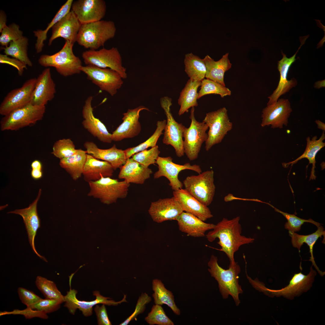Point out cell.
<instances>
[{
    "label": "cell",
    "instance_id": "cell-49",
    "mask_svg": "<svg viewBox=\"0 0 325 325\" xmlns=\"http://www.w3.org/2000/svg\"><path fill=\"white\" fill-rule=\"evenodd\" d=\"M151 301V297L146 293H142L139 296L133 312L120 325H127L137 316L144 311L146 305Z\"/></svg>",
    "mask_w": 325,
    "mask_h": 325
},
{
    "label": "cell",
    "instance_id": "cell-9",
    "mask_svg": "<svg viewBox=\"0 0 325 325\" xmlns=\"http://www.w3.org/2000/svg\"><path fill=\"white\" fill-rule=\"evenodd\" d=\"M213 170H207L197 175L187 176L183 184L185 189L206 206L212 203L215 192Z\"/></svg>",
    "mask_w": 325,
    "mask_h": 325
},
{
    "label": "cell",
    "instance_id": "cell-8",
    "mask_svg": "<svg viewBox=\"0 0 325 325\" xmlns=\"http://www.w3.org/2000/svg\"><path fill=\"white\" fill-rule=\"evenodd\" d=\"M82 57L86 65L110 68L117 72L122 79L127 78L126 68L122 66L121 54L116 47L88 50L83 52Z\"/></svg>",
    "mask_w": 325,
    "mask_h": 325
},
{
    "label": "cell",
    "instance_id": "cell-45",
    "mask_svg": "<svg viewBox=\"0 0 325 325\" xmlns=\"http://www.w3.org/2000/svg\"><path fill=\"white\" fill-rule=\"evenodd\" d=\"M274 208L275 211L282 214L287 219V222L285 224V228L289 231L296 232L300 231L301 226L305 222L312 223L316 226L321 224L311 219L308 220L301 218L294 214H291L282 211L274 207L272 205L268 203Z\"/></svg>",
    "mask_w": 325,
    "mask_h": 325
},
{
    "label": "cell",
    "instance_id": "cell-41",
    "mask_svg": "<svg viewBox=\"0 0 325 325\" xmlns=\"http://www.w3.org/2000/svg\"><path fill=\"white\" fill-rule=\"evenodd\" d=\"M35 284L45 298L60 299L64 302V296L58 289L54 282L42 276H37Z\"/></svg>",
    "mask_w": 325,
    "mask_h": 325
},
{
    "label": "cell",
    "instance_id": "cell-37",
    "mask_svg": "<svg viewBox=\"0 0 325 325\" xmlns=\"http://www.w3.org/2000/svg\"><path fill=\"white\" fill-rule=\"evenodd\" d=\"M184 62L185 71L190 79L201 82L205 79L206 68L203 59L190 53L185 55Z\"/></svg>",
    "mask_w": 325,
    "mask_h": 325
},
{
    "label": "cell",
    "instance_id": "cell-23",
    "mask_svg": "<svg viewBox=\"0 0 325 325\" xmlns=\"http://www.w3.org/2000/svg\"><path fill=\"white\" fill-rule=\"evenodd\" d=\"M93 97L90 96L85 100L82 110L83 120L82 124L94 137L104 143H110L112 141V134L108 131L104 125L93 114L92 106Z\"/></svg>",
    "mask_w": 325,
    "mask_h": 325
},
{
    "label": "cell",
    "instance_id": "cell-35",
    "mask_svg": "<svg viewBox=\"0 0 325 325\" xmlns=\"http://www.w3.org/2000/svg\"><path fill=\"white\" fill-rule=\"evenodd\" d=\"M87 155L86 151L78 149L73 155L60 159L59 165L76 181L82 175Z\"/></svg>",
    "mask_w": 325,
    "mask_h": 325
},
{
    "label": "cell",
    "instance_id": "cell-19",
    "mask_svg": "<svg viewBox=\"0 0 325 325\" xmlns=\"http://www.w3.org/2000/svg\"><path fill=\"white\" fill-rule=\"evenodd\" d=\"M300 38L301 45L293 56L290 58H288L281 51L283 57L278 62V69L280 75L279 82L276 89L272 94L268 97L269 100L267 105L276 102L281 95L288 92L297 84V82L295 79L292 78L289 80H288L287 79V75L291 66L296 60L295 57L297 53L305 43L307 37L305 36L300 37Z\"/></svg>",
    "mask_w": 325,
    "mask_h": 325
},
{
    "label": "cell",
    "instance_id": "cell-1",
    "mask_svg": "<svg viewBox=\"0 0 325 325\" xmlns=\"http://www.w3.org/2000/svg\"><path fill=\"white\" fill-rule=\"evenodd\" d=\"M240 221L239 216L231 219L223 218L206 235L211 242L216 238L219 239L217 243L221 246L219 250L225 253L231 263L236 262L234 254L241 246L251 243L254 240L253 238L241 234L242 229Z\"/></svg>",
    "mask_w": 325,
    "mask_h": 325
},
{
    "label": "cell",
    "instance_id": "cell-51",
    "mask_svg": "<svg viewBox=\"0 0 325 325\" xmlns=\"http://www.w3.org/2000/svg\"><path fill=\"white\" fill-rule=\"evenodd\" d=\"M5 54H0V63L6 64L12 66L16 68L18 75L22 76L25 69H26V65L20 60L14 58H11Z\"/></svg>",
    "mask_w": 325,
    "mask_h": 325
},
{
    "label": "cell",
    "instance_id": "cell-13",
    "mask_svg": "<svg viewBox=\"0 0 325 325\" xmlns=\"http://www.w3.org/2000/svg\"><path fill=\"white\" fill-rule=\"evenodd\" d=\"M81 71L87 78L102 91L113 96L122 86V78L115 71L110 68H102L91 65L82 66Z\"/></svg>",
    "mask_w": 325,
    "mask_h": 325
},
{
    "label": "cell",
    "instance_id": "cell-54",
    "mask_svg": "<svg viewBox=\"0 0 325 325\" xmlns=\"http://www.w3.org/2000/svg\"><path fill=\"white\" fill-rule=\"evenodd\" d=\"M6 16L4 12L1 11L0 12V32L4 28L7 26Z\"/></svg>",
    "mask_w": 325,
    "mask_h": 325
},
{
    "label": "cell",
    "instance_id": "cell-6",
    "mask_svg": "<svg viewBox=\"0 0 325 325\" xmlns=\"http://www.w3.org/2000/svg\"><path fill=\"white\" fill-rule=\"evenodd\" d=\"M88 183L90 190L88 196L107 205L115 203L119 199L125 198L130 185L124 180L119 181L110 177H103Z\"/></svg>",
    "mask_w": 325,
    "mask_h": 325
},
{
    "label": "cell",
    "instance_id": "cell-18",
    "mask_svg": "<svg viewBox=\"0 0 325 325\" xmlns=\"http://www.w3.org/2000/svg\"><path fill=\"white\" fill-rule=\"evenodd\" d=\"M71 8L82 25L101 20L107 6L104 0H77L73 1Z\"/></svg>",
    "mask_w": 325,
    "mask_h": 325
},
{
    "label": "cell",
    "instance_id": "cell-25",
    "mask_svg": "<svg viewBox=\"0 0 325 325\" xmlns=\"http://www.w3.org/2000/svg\"><path fill=\"white\" fill-rule=\"evenodd\" d=\"M56 92L55 84L50 68H46L36 79L30 103L35 105L45 106L54 98Z\"/></svg>",
    "mask_w": 325,
    "mask_h": 325
},
{
    "label": "cell",
    "instance_id": "cell-16",
    "mask_svg": "<svg viewBox=\"0 0 325 325\" xmlns=\"http://www.w3.org/2000/svg\"><path fill=\"white\" fill-rule=\"evenodd\" d=\"M36 81V78L30 79L21 87L9 92L0 104V114L5 116L30 103Z\"/></svg>",
    "mask_w": 325,
    "mask_h": 325
},
{
    "label": "cell",
    "instance_id": "cell-42",
    "mask_svg": "<svg viewBox=\"0 0 325 325\" xmlns=\"http://www.w3.org/2000/svg\"><path fill=\"white\" fill-rule=\"evenodd\" d=\"M200 86L198 93V99L210 94H219L222 98L231 94V91L228 88L209 79H203L201 82Z\"/></svg>",
    "mask_w": 325,
    "mask_h": 325
},
{
    "label": "cell",
    "instance_id": "cell-32",
    "mask_svg": "<svg viewBox=\"0 0 325 325\" xmlns=\"http://www.w3.org/2000/svg\"><path fill=\"white\" fill-rule=\"evenodd\" d=\"M325 139L324 132L322 134L319 139L316 136H314L311 139L309 137L306 138L307 145L303 153L300 156L293 161L287 163H283V166L285 167H288L289 165H292L298 161L303 158L308 159L309 164H312L310 180H315L316 177L315 175V157L317 153L325 146V143L323 141Z\"/></svg>",
    "mask_w": 325,
    "mask_h": 325
},
{
    "label": "cell",
    "instance_id": "cell-43",
    "mask_svg": "<svg viewBox=\"0 0 325 325\" xmlns=\"http://www.w3.org/2000/svg\"><path fill=\"white\" fill-rule=\"evenodd\" d=\"M77 150L71 139L63 138L59 140L54 143L51 153L60 160L73 155Z\"/></svg>",
    "mask_w": 325,
    "mask_h": 325
},
{
    "label": "cell",
    "instance_id": "cell-53",
    "mask_svg": "<svg viewBox=\"0 0 325 325\" xmlns=\"http://www.w3.org/2000/svg\"><path fill=\"white\" fill-rule=\"evenodd\" d=\"M41 168H32L31 175L32 178L36 179L40 178L42 176V173Z\"/></svg>",
    "mask_w": 325,
    "mask_h": 325
},
{
    "label": "cell",
    "instance_id": "cell-15",
    "mask_svg": "<svg viewBox=\"0 0 325 325\" xmlns=\"http://www.w3.org/2000/svg\"><path fill=\"white\" fill-rule=\"evenodd\" d=\"M171 156L162 157L159 156L156 163L158 170L154 174V178L158 179L162 177H166L169 181V185L173 191L182 188L183 184L178 178L179 172L182 170L188 169L194 171L198 174L202 172L199 165H191L189 163L180 165L173 162Z\"/></svg>",
    "mask_w": 325,
    "mask_h": 325
},
{
    "label": "cell",
    "instance_id": "cell-27",
    "mask_svg": "<svg viewBox=\"0 0 325 325\" xmlns=\"http://www.w3.org/2000/svg\"><path fill=\"white\" fill-rule=\"evenodd\" d=\"M84 146L87 154L109 162L114 170L124 165L127 159L124 150L117 148L115 144L110 148L103 149L99 148L93 142L88 141Z\"/></svg>",
    "mask_w": 325,
    "mask_h": 325
},
{
    "label": "cell",
    "instance_id": "cell-34",
    "mask_svg": "<svg viewBox=\"0 0 325 325\" xmlns=\"http://www.w3.org/2000/svg\"><path fill=\"white\" fill-rule=\"evenodd\" d=\"M201 82L190 79L187 82L178 100V104L180 107L178 112L179 116L187 112L190 108L198 106L197 89L201 85Z\"/></svg>",
    "mask_w": 325,
    "mask_h": 325
},
{
    "label": "cell",
    "instance_id": "cell-29",
    "mask_svg": "<svg viewBox=\"0 0 325 325\" xmlns=\"http://www.w3.org/2000/svg\"><path fill=\"white\" fill-rule=\"evenodd\" d=\"M118 178L123 179L129 183L142 184L149 178L153 173L152 170L132 158L127 159L125 163L120 168Z\"/></svg>",
    "mask_w": 325,
    "mask_h": 325
},
{
    "label": "cell",
    "instance_id": "cell-52",
    "mask_svg": "<svg viewBox=\"0 0 325 325\" xmlns=\"http://www.w3.org/2000/svg\"><path fill=\"white\" fill-rule=\"evenodd\" d=\"M96 305L94 311L97 316L98 323L99 325H111L112 323L108 318L105 305L101 306Z\"/></svg>",
    "mask_w": 325,
    "mask_h": 325
},
{
    "label": "cell",
    "instance_id": "cell-24",
    "mask_svg": "<svg viewBox=\"0 0 325 325\" xmlns=\"http://www.w3.org/2000/svg\"><path fill=\"white\" fill-rule=\"evenodd\" d=\"M81 24L74 12L71 10L52 28V34L48 45H51L55 39L61 37L74 45L76 42Z\"/></svg>",
    "mask_w": 325,
    "mask_h": 325
},
{
    "label": "cell",
    "instance_id": "cell-40",
    "mask_svg": "<svg viewBox=\"0 0 325 325\" xmlns=\"http://www.w3.org/2000/svg\"><path fill=\"white\" fill-rule=\"evenodd\" d=\"M166 123V121L165 119L158 121L156 130L148 139L136 146L124 150L127 159L136 153L147 149L148 147L152 148L156 146L159 138L163 134L162 131L164 129Z\"/></svg>",
    "mask_w": 325,
    "mask_h": 325
},
{
    "label": "cell",
    "instance_id": "cell-30",
    "mask_svg": "<svg viewBox=\"0 0 325 325\" xmlns=\"http://www.w3.org/2000/svg\"><path fill=\"white\" fill-rule=\"evenodd\" d=\"M114 170L109 162L100 160L87 153L82 175L84 180L88 183L103 177H111Z\"/></svg>",
    "mask_w": 325,
    "mask_h": 325
},
{
    "label": "cell",
    "instance_id": "cell-14",
    "mask_svg": "<svg viewBox=\"0 0 325 325\" xmlns=\"http://www.w3.org/2000/svg\"><path fill=\"white\" fill-rule=\"evenodd\" d=\"M74 273L70 276V289L67 292V294L64 296L65 305L69 312L72 314H74L76 311L78 309L81 311L83 315L85 317H89L92 314L93 307L99 304H102L110 306H115L122 302H127L126 296L124 295L123 299L121 301L116 302L111 299L109 297H105L101 295L99 291H95L93 292V295L96 297V299L93 301H80L76 297L77 293L76 290L72 289L71 288V279Z\"/></svg>",
    "mask_w": 325,
    "mask_h": 325
},
{
    "label": "cell",
    "instance_id": "cell-31",
    "mask_svg": "<svg viewBox=\"0 0 325 325\" xmlns=\"http://www.w3.org/2000/svg\"><path fill=\"white\" fill-rule=\"evenodd\" d=\"M229 53L223 55L218 60L215 61L208 55L203 59L205 63L206 73L205 77L225 86L224 80L226 72L231 67L232 64L229 59Z\"/></svg>",
    "mask_w": 325,
    "mask_h": 325
},
{
    "label": "cell",
    "instance_id": "cell-10",
    "mask_svg": "<svg viewBox=\"0 0 325 325\" xmlns=\"http://www.w3.org/2000/svg\"><path fill=\"white\" fill-rule=\"evenodd\" d=\"M194 107L191 108L190 118L191 122L190 126L184 129L183 137L184 153L190 161L197 159L201 146L208 138L206 132L209 128L203 121L199 122L194 116Z\"/></svg>",
    "mask_w": 325,
    "mask_h": 325
},
{
    "label": "cell",
    "instance_id": "cell-21",
    "mask_svg": "<svg viewBox=\"0 0 325 325\" xmlns=\"http://www.w3.org/2000/svg\"><path fill=\"white\" fill-rule=\"evenodd\" d=\"M183 212L180 204L174 196L152 202L148 210L153 221L158 223L176 220Z\"/></svg>",
    "mask_w": 325,
    "mask_h": 325
},
{
    "label": "cell",
    "instance_id": "cell-48",
    "mask_svg": "<svg viewBox=\"0 0 325 325\" xmlns=\"http://www.w3.org/2000/svg\"><path fill=\"white\" fill-rule=\"evenodd\" d=\"M63 302L60 299H42L33 305L32 309L45 314L51 313L58 310Z\"/></svg>",
    "mask_w": 325,
    "mask_h": 325
},
{
    "label": "cell",
    "instance_id": "cell-17",
    "mask_svg": "<svg viewBox=\"0 0 325 325\" xmlns=\"http://www.w3.org/2000/svg\"><path fill=\"white\" fill-rule=\"evenodd\" d=\"M292 109L288 99H280L267 105L262 111L261 126L264 127L271 125L273 128H281L287 125Z\"/></svg>",
    "mask_w": 325,
    "mask_h": 325
},
{
    "label": "cell",
    "instance_id": "cell-11",
    "mask_svg": "<svg viewBox=\"0 0 325 325\" xmlns=\"http://www.w3.org/2000/svg\"><path fill=\"white\" fill-rule=\"evenodd\" d=\"M203 122L209 128L205 142V149L207 151L214 145L221 143L233 128L228 110L225 107L207 113Z\"/></svg>",
    "mask_w": 325,
    "mask_h": 325
},
{
    "label": "cell",
    "instance_id": "cell-33",
    "mask_svg": "<svg viewBox=\"0 0 325 325\" xmlns=\"http://www.w3.org/2000/svg\"><path fill=\"white\" fill-rule=\"evenodd\" d=\"M317 227V229L315 232L308 235H299L295 232L290 231H289V235L291 238V242L293 246L297 248L299 252L300 251L301 247L304 243H306L309 246V252L311 255L309 260L311 261L312 265L314 266L320 275L323 276L325 274V272H322L320 270L314 261L313 255V247L319 238H321L322 236H323L325 239V231L324 228L321 225H320Z\"/></svg>",
    "mask_w": 325,
    "mask_h": 325
},
{
    "label": "cell",
    "instance_id": "cell-50",
    "mask_svg": "<svg viewBox=\"0 0 325 325\" xmlns=\"http://www.w3.org/2000/svg\"><path fill=\"white\" fill-rule=\"evenodd\" d=\"M17 292L22 302L31 309L35 304L42 299L33 292L23 287H19Z\"/></svg>",
    "mask_w": 325,
    "mask_h": 325
},
{
    "label": "cell",
    "instance_id": "cell-44",
    "mask_svg": "<svg viewBox=\"0 0 325 325\" xmlns=\"http://www.w3.org/2000/svg\"><path fill=\"white\" fill-rule=\"evenodd\" d=\"M150 325H174L172 321L166 315L161 305H153L150 311L145 318Z\"/></svg>",
    "mask_w": 325,
    "mask_h": 325
},
{
    "label": "cell",
    "instance_id": "cell-26",
    "mask_svg": "<svg viewBox=\"0 0 325 325\" xmlns=\"http://www.w3.org/2000/svg\"><path fill=\"white\" fill-rule=\"evenodd\" d=\"M173 194L184 212L193 214L204 221L213 217L208 206L202 203L185 189L182 188L173 191Z\"/></svg>",
    "mask_w": 325,
    "mask_h": 325
},
{
    "label": "cell",
    "instance_id": "cell-4",
    "mask_svg": "<svg viewBox=\"0 0 325 325\" xmlns=\"http://www.w3.org/2000/svg\"><path fill=\"white\" fill-rule=\"evenodd\" d=\"M312 266L311 267L310 271L308 274L304 275L301 271L294 274L289 281V284L280 289L268 288L265 287L263 283L257 279L253 280L249 277L248 279L255 288L269 297L276 296L279 297L283 296L287 299L293 300L295 297L299 296L303 293L307 292L312 287L317 274L316 271L312 268Z\"/></svg>",
    "mask_w": 325,
    "mask_h": 325
},
{
    "label": "cell",
    "instance_id": "cell-3",
    "mask_svg": "<svg viewBox=\"0 0 325 325\" xmlns=\"http://www.w3.org/2000/svg\"><path fill=\"white\" fill-rule=\"evenodd\" d=\"M116 29L113 21L101 20L81 25L76 42L91 50H97L115 36Z\"/></svg>",
    "mask_w": 325,
    "mask_h": 325
},
{
    "label": "cell",
    "instance_id": "cell-5",
    "mask_svg": "<svg viewBox=\"0 0 325 325\" xmlns=\"http://www.w3.org/2000/svg\"><path fill=\"white\" fill-rule=\"evenodd\" d=\"M73 45L66 42L62 48L51 55L43 54L38 60L39 64L45 67H54L61 75L67 77L79 74L82 66L81 60L74 54Z\"/></svg>",
    "mask_w": 325,
    "mask_h": 325
},
{
    "label": "cell",
    "instance_id": "cell-20",
    "mask_svg": "<svg viewBox=\"0 0 325 325\" xmlns=\"http://www.w3.org/2000/svg\"><path fill=\"white\" fill-rule=\"evenodd\" d=\"M144 110H149L147 108L140 106L134 109H129L124 113L123 122L112 134V141H119L138 135L141 130L139 121L140 113Z\"/></svg>",
    "mask_w": 325,
    "mask_h": 325
},
{
    "label": "cell",
    "instance_id": "cell-55",
    "mask_svg": "<svg viewBox=\"0 0 325 325\" xmlns=\"http://www.w3.org/2000/svg\"><path fill=\"white\" fill-rule=\"evenodd\" d=\"M315 122L317 125L318 128L321 129L323 132H324L325 130V124L319 120H316L315 121Z\"/></svg>",
    "mask_w": 325,
    "mask_h": 325
},
{
    "label": "cell",
    "instance_id": "cell-46",
    "mask_svg": "<svg viewBox=\"0 0 325 325\" xmlns=\"http://www.w3.org/2000/svg\"><path fill=\"white\" fill-rule=\"evenodd\" d=\"M0 36V43L1 45L8 46L9 43L22 37L23 32L20 29L19 26L13 23L6 26L2 30Z\"/></svg>",
    "mask_w": 325,
    "mask_h": 325
},
{
    "label": "cell",
    "instance_id": "cell-2",
    "mask_svg": "<svg viewBox=\"0 0 325 325\" xmlns=\"http://www.w3.org/2000/svg\"><path fill=\"white\" fill-rule=\"evenodd\" d=\"M217 257L212 255L208 263V271L211 276L218 282L219 291L224 299L229 295L233 298L237 306L240 301L239 295L243 293L239 283L238 275L240 272V266L236 262L230 263L228 268L224 269L218 264Z\"/></svg>",
    "mask_w": 325,
    "mask_h": 325
},
{
    "label": "cell",
    "instance_id": "cell-22",
    "mask_svg": "<svg viewBox=\"0 0 325 325\" xmlns=\"http://www.w3.org/2000/svg\"><path fill=\"white\" fill-rule=\"evenodd\" d=\"M41 192L42 190L40 189L36 199L28 207L21 209H16L8 213L19 215L22 217L27 231L29 242L33 251L41 258L47 262L45 258L37 252L34 244L37 231L41 226L40 220L38 215L37 206Z\"/></svg>",
    "mask_w": 325,
    "mask_h": 325
},
{
    "label": "cell",
    "instance_id": "cell-56",
    "mask_svg": "<svg viewBox=\"0 0 325 325\" xmlns=\"http://www.w3.org/2000/svg\"><path fill=\"white\" fill-rule=\"evenodd\" d=\"M325 81L324 80L321 81H318L316 82L315 84V86H316V88H318L322 87H324L325 86Z\"/></svg>",
    "mask_w": 325,
    "mask_h": 325
},
{
    "label": "cell",
    "instance_id": "cell-28",
    "mask_svg": "<svg viewBox=\"0 0 325 325\" xmlns=\"http://www.w3.org/2000/svg\"><path fill=\"white\" fill-rule=\"evenodd\" d=\"M176 221L180 231L194 237H204L206 231L213 229L215 225L205 223L194 215L184 211Z\"/></svg>",
    "mask_w": 325,
    "mask_h": 325
},
{
    "label": "cell",
    "instance_id": "cell-7",
    "mask_svg": "<svg viewBox=\"0 0 325 325\" xmlns=\"http://www.w3.org/2000/svg\"><path fill=\"white\" fill-rule=\"evenodd\" d=\"M45 109V106L35 105L30 103L15 110L1 119V130L16 131L35 124L42 119Z\"/></svg>",
    "mask_w": 325,
    "mask_h": 325
},
{
    "label": "cell",
    "instance_id": "cell-38",
    "mask_svg": "<svg viewBox=\"0 0 325 325\" xmlns=\"http://www.w3.org/2000/svg\"><path fill=\"white\" fill-rule=\"evenodd\" d=\"M73 2V0H67L62 6L45 29L33 31L34 36L37 38L35 45L37 53H40L42 51L44 46V42L47 39V34L49 30L70 11Z\"/></svg>",
    "mask_w": 325,
    "mask_h": 325
},
{
    "label": "cell",
    "instance_id": "cell-12",
    "mask_svg": "<svg viewBox=\"0 0 325 325\" xmlns=\"http://www.w3.org/2000/svg\"><path fill=\"white\" fill-rule=\"evenodd\" d=\"M171 98L167 96L161 98L160 103L166 117V123L164 128L162 140L163 144L171 145L175 149L177 156L181 157L184 155L183 135L184 127L181 123L177 122L171 112L172 105Z\"/></svg>",
    "mask_w": 325,
    "mask_h": 325
},
{
    "label": "cell",
    "instance_id": "cell-47",
    "mask_svg": "<svg viewBox=\"0 0 325 325\" xmlns=\"http://www.w3.org/2000/svg\"><path fill=\"white\" fill-rule=\"evenodd\" d=\"M160 153L157 145L150 149L145 150L135 153L132 158L141 164L146 167L156 163Z\"/></svg>",
    "mask_w": 325,
    "mask_h": 325
},
{
    "label": "cell",
    "instance_id": "cell-36",
    "mask_svg": "<svg viewBox=\"0 0 325 325\" xmlns=\"http://www.w3.org/2000/svg\"><path fill=\"white\" fill-rule=\"evenodd\" d=\"M152 288L153 291L152 296L155 304L166 305L175 314L180 315L181 311L175 303L173 293L166 288L160 280L153 279L152 281Z\"/></svg>",
    "mask_w": 325,
    "mask_h": 325
},
{
    "label": "cell",
    "instance_id": "cell-39",
    "mask_svg": "<svg viewBox=\"0 0 325 325\" xmlns=\"http://www.w3.org/2000/svg\"><path fill=\"white\" fill-rule=\"evenodd\" d=\"M28 44V38L23 36L17 40L11 41L8 46L3 48L4 52L8 56H11L31 67L32 63L27 54Z\"/></svg>",
    "mask_w": 325,
    "mask_h": 325
}]
</instances>
